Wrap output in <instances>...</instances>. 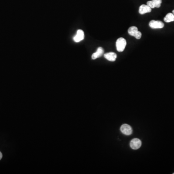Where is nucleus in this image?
<instances>
[{
	"mask_svg": "<svg viewBox=\"0 0 174 174\" xmlns=\"http://www.w3.org/2000/svg\"><path fill=\"white\" fill-rule=\"evenodd\" d=\"M120 131L123 134L126 136H130L132 133V128L129 125L127 124H123L120 127Z\"/></svg>",
	"mask_w": 174,
	"mask_h": 174,
	"instance_id": "4",
	"label": "nucleus"
},
{
	"mask_svg": "<svg viewBox=\"0 0 174 174\" xmlns=\"http://www.w3.org/2000/svg\"><path fill=\"white\" fill-rule=\"evenodd\" d=\"M2 153H1V152L0 151V160H1L2 158Z\"/></svg>",
	"mask_w": 174,
	"mask_h": 174,
	"instance_id": "12",
	"label": "nucleus"
},
{
	"mask_svg": "<svg viewBox=\"0 0 174 174\" xmlns=\"http://www.w3.org/2000/svg\"><path fill=\"white\" fill-rule=\"evenodd\" d=\"M162 0H152L147 2V4L151 8H154L155 7L159 8L161 5Z\"/></svg>",
	"mask_w": 174,
	"mask_h": 174,
	"instance_id": "7",
	"label": "nucleus"
},
{
	"mask_svg": "<svg viewBox=\"0 0 174 174\" xmlns=\"http://www.w3.org/2000/svg\"><path fill=\"white\" fill-rule=\"evenodd\" d=\"M127 42L125 39L123 37L119 38L116 41V48L118 51L123 52L125 49Z\"/></svg>",
	"mask_w": 174,
	"mask_h": 174,
	"instance_id": "1",
	"label": "nucleus"
},
{
	"mask_svg": "<svg viewBox=\"0 0 174 174\" xmlns=\"http://www.w3.org/2000/svg\"><path fill=\"white\" fill-rule=\"evenodd\" d=\"M164 21L167 23L174 21V15L172 13H169L166 15L164 18Z\"/></svg>",
	"mask_w": 174,
	"mask_h": 174,
	"instance_id": "11",
	"label": "nucleus"
},
{
	"mask_svg": "<svg viewBox=\"0 0 174 174\" xmlns=\"http://www.w3.org/2000/svg\"><path fill=\"white\" fill-rule=\"evenodd\" d=\"M172 13L174 15V10L172 11Z\"/></svg>",
	"mask_w": 174,
	"mask_h": 174,
	"instance_id": "13",
	"label": "nucleus"
},
{
	"mask_svg": "<svg viewBox=\"0 0 174 174\" xmlns=\"http://www.w3.org/2000/svg\"><path fill=\"white\" fill-rule=\"evenodd\" d=\"M104 57L106 60L110 62H115L117 59V54L114 52L106 53L105 54Z\"/></svg>",
	"mask_w": 174,
	"mask_h": 174,
	"instance_id": "10",
	"label": "nucleus"
},
{
	"mask_svg": "<svg viewBox=\"0 0 174 174\" xmlns=\"http://www.w3.org/2000/svg\"><path fill=\"white\" fill-rule=\"evenodd\" d=\"M142 143L141 140L138 138H134L131 140L130 142V147L133 150L139 149L141 146Z\"/></svg>",
	"mask_w": 174,
	"mask_h": 174,
	"instance_id": "5",
	"label": "nucleus"
},
{
	"mask_svg": "<svg viewBox=\"0 0 174 174\" xmlns=\"http://www.w3.org/2000/svg\"><path fill=\"white\" fill-rule=\"evenodd\" d=\"M104 53V50L102 47H99L97 51L95 52L92 54L91 56V58L92 60H95L96 59L99 58L103 55Z\"/></svg>",
	"mask_w": 174,
	"mask_h": 174,
	"instance_id": "9",
	"label": "nucleus"
},
{
	"mask_svg": "<svg viewBox=\"0 0 174 174\" xmlns=\"http://www.w3.org/2000/svg\"><path fill=\"white\" fill-rule=\"evenodd\" d=\"M84 39V33L82 30H78L76 32V34L73 38V40L76 43L82 41Z\"/></svg>",
	"mask_w": 174,
	"mask_h": 174,
	"instance_id": "6",
	"label": "nucleus"
},
{
	"mask_svg": "<svg viewBox=\"0 0 174 174\" xmlns=\"http://www.w3.org/2000/svg\"><path fill=\"white\" fill-rule=\"evenodd\" d=\"M129 34L133 36L137 39H140L141 38L142 34L138 30V29L136 26H132L129 28L128 30Z\"/></svg>",
	"mask_w": 174,
	"mask_h": 174,
	"instance_id": "2",
	"label": "nucleus"
},
{
	"mask_svg": "<svg viewBox=\"0 0 174 174\" xmlns=\"http://www.w3.org/2000/svg\"><path fill=\"white\" fill-rule=\"evenodd\" d=\"M149 26L152 29H162L164 28V23L159 20H151L149 23Z\"/></svg>",
	"mask_w": 174,
	"mask_h": 174,
	"instance_id": "3",
	"label": "nucleus"
},
{
	"mask_svg": "<svg viewBox=\"0 0 174 174\" xmlns=\"http://www.w3.org/2000/svg\"><path fill=\"white\" fill-rule=\"evenodd\" d=\"M151 9L147 5H142L140 6L139 9V13L141 15H144L146 13H150L151 11Z\"/></svg>",
	"mask_w": 174,
	"mask_h": 174,
	"instance_id": "8",
	"label": "nucleus"
}]
</instances>
